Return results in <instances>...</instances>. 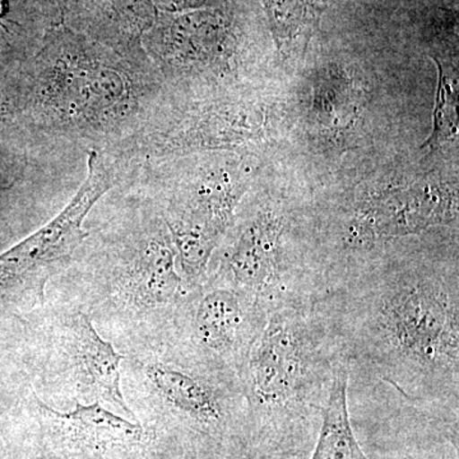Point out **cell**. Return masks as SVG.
Listing matches in <instances>:
<instances>
[{
  "label": "cell",
  "instance_id": "obj_1",
  "mask_svg": "<svg viewBox=\"0 0 459 459\" xmlns=\"http://www.w3.org/2000/svg\"><path fill=\"white\" fill-rule=\"evenodd\" d=\"M358 371L458 427L459 272L451 256L389 250L318 299Z\"/></svg>",
  "mask_w": 459,
  "mask_h": 459
},
{
  "label": "cell",
  "instance_id": "obj_2",
  "mask_svg": "<svg viewBox=\"0 0 459 459\" xmlns=\"http://www.w3.org/2000/svg\"><path fill=\"white\" fill-rule=\"evenodd\" d=\"M26 108L51 137L108 150L141 131L164 95L152 63L133 62L59 25L23 65Z\"/></svg>",
  "mask_w": 459,
  "mask_h": 459
},
{
  "label": "cell",
  "instance_id": "obj_3",
  "mask_svg": "<svg viewBox=\"0 0 459 459\" xmlns=\"http://www.w3.org/2000/svg\"><path fill=\"white\" fill-rule=\"evenodd\" d=\"M343 364L349 362L319 300L268 312L238 374L247 401L249 448L303 455L318 435Z\"/></svg>",
  "mask_w": 459,
  "mask_h": 459
},
{
  "label": "cell",
  "instance_id": "obj_4",
  "mask_svg": "<svg viewBox=\"0 0 459 459\" xmlns=\"http://www.w3.org/2000/svg\"><path fill=\"white\" fill-rule=\"evenodd\" d=\"M150 424L180 455L238 459L249 449L246 395L234 371L195 349L170 322L164 347L141 364Z\"/></svg>",
  "mask_w": 459,
  "mask_h": 459
},
{
  "label": "cell",
  "instance_id": "obj_5",
  "mask_svg": "<svg viewBox=\"0 0 459 459\" xmlns=\"http://www.w3.org/2000/svg\"><path fill=\"white\" fill-rule=\"evenodd\" d=\"M133 166L120 186L156 205L168 226L188 291L207 277L211 259L246 197L249 179L228 153H192Z\"/></svg>",
  "mask_w": 459,
  "mask_h": 459
},
{
  "label": "cell",
  "instance_id": "obj_6",
  "mask_svg": "<svg viewBox=\"0 0 459 459\" xmlns=\"http://www.w3.org/2000/svg\"><path fill=\"white\" fill-rule=\"evenodd\" d=\"M119 188L126 195L120 199L117 213L78 250L107 285L105 294L115 309L170 322L189 294L170 232L146 195Z\"/></svg>",
  "mask_w": 459,
  "mask_h": 459
},
{
  "label": "cell",
  "instance_id": "obj_7",
  "mask_svg": "<svg viewBox=\"0 0 459 459\" xmlns=\"http://www.w3.org/2000/svg\"><path fill=\"white\" fill-rule=\"evenodd\" d=\"M296 219L282 202H256L235 216L207 276L255 296L268 312L318 300L312 256L295 241Z\"/></svg>",
  "mask_w": 459,
  "mask_h": 459
},
{
  "label": "cell",
  "instance_id": "obj_8",
  "mask_svg": "<svg viewBox=\"0 0 459 459\" xmlns=\"http://www.w3.org/2000/svg\"><path fill=\"white\" fill-rule=\"evenodd\" d=\"M25 63L0 56V199L75 178L87 153L33 124L26 108Z\"/></svg>",
  "mask_w": 459,
  "mask_h": 459
},
{
  "label": "cell",
  "instance_id": "obj_9",
  "mask_svg": "<svg viewBox=\"0 0 459 459\" xmlns=\"http://www.w3.org/2000/svg\"><path fill=\"white\" fill-rule=\"evenodd\" d=\"M86 164V179L65 208L0 255V291L36 281L44 285L56 268L72 261L89 237L84 220L107 193L122 186L126 168L119 157L100 148L89 150Z\"/></svg>",
  "mask_w": 459,
  "mask_h": 459
},
{
  "label": "cell",
  "instance_id": "obj_10",
  "mask_svg": "<svg viewBox=\"0 0 459 459\" xmlns=\"http://www.w3.org/2000/svg\"><path fill=\"white\" fill-rule=\"evenodd\" d=\"M42 459H177L180 453L153 429L102 407L80 403L60 412L35 397Z\"/></svg>",
  "mask_w": 459,
  "mask_h": 459
},
{
  "label": "cell",
  "instance_id": "obj_11",
  "mask_svg": "<svg viewBox=\"0 0 459 459\" xmlns=\"http://www.w3.org/2000/svg\"><path fill=\"white\" fill-rule=\"evenodd\" d=\"M267 314L255 296L207 276L186 295L172 322L195 349L238 377Z\"/></svg>",
  "mask_w": 459,
  "mask_h": 459
},
{
  "label": "cell",
  "instance_id": "obj_12",
  "mask_svg": "<svg viewBox=\"0 0 459 459\" xmlns=\"http://www.w3.org/2000/svg\"><path fill=\"white\" fill-rule=\"evenodd\" d=\"M143 49L166 89L221 87L237 71L231 33L219 16L156 18Z\"/></svg>",
  "mask_w": 459,
  "mask_h": 459
},
{
  "label": "cell",
  "instance_id": "obj_13",
  "mask_svg": "<svg viewBox=\"0 0 459 459\" xmlns=\"http://www.w3.org/2000/svg\"><path fill=\"white\" fill-rule=\"evenodd\" d=\"M60 349L74 385L84 398L107 402L119 410L126 419L137 421L126 403L120 385V367L124 356L113 343L100 336L92 319L82 312L66 316L60 331Z\"/></svg>",
  "mask_w": 459,
  "mask_h": 459
},
{
  "label": "cell",
  "instance_id": "obj_14",
  "mask_svg": "<svg viewBox=\"0 0 459 459\" xmlns=\"http://www.w3.org/2000/svg\"><path fill=\"white\" fill-rule=\"evenodd\" d=\"M155 21L152 0H68L63 25L133 62L151 63L143 39Z\"/></svg>",
  "mask_w": 459,
  "mask_h": 459
},
{
  "label": "cell",
  "instance_id": "obj_15",
  "mask_svg": "<svg viewBox=\"0 0 459 459\" xmlns=\"http://www.w3.org/2000/svg\"><path fill=\"white\" fill-rule=\"evenodd\" d=\"M349 364L337 371L323 411L312 459H369L353 434L349 413Z\"/></svg>",
  "mask_w": 459,
  "mask_h": 459
},
{
  "label": "cell",
  "instance_id": "obj_16",
  "mask_svg": "<svg viewBox=\"0 0 459 459\" xmlns=\"http://www.w3.org/2000/svg\"><path fill=\"white\" fill-rule=\"evenodd\" d=\"M437 101H435L433 133L425 146L437 147L443 142L452 140L457 134V90L453 81L437 63Z\"/></svg>",
  "mask_w": 459,
  "mask_h": 459
},
{
  "label": "cell",
  "instance_id": "obj_17",
  "mask_svg": "<svg viewBox=\"0 0 459 459\" xmlns=\"http://www.w3.org/2000/svg\"><path fill=\"white\" fill-rule=\"evenodd\" d=\"M295 458L291 453L280 451V449L265 448V446H252L247 449L246 455L238 459H292ZM177 459H198L193 453H184Z\"/></svg>",
  "mask_w": 459,
  "mask_h": 459
},
{
  "label": "cell",
  "instance_id": "obj_18",
  "mask_svg": "<svg viewBox=\"0 0 459 459\" xmlns=\"http://www.w3.org/2000/svg\"><path fill=\"white\" fill-rule=\"evenodd\" d=\"M66 3H68V0H41L45 16L49 21L51 27L65 23Z\"/></svg>",
  "mask_w": 459,
  "mask_h": 459
}]
</instances>
